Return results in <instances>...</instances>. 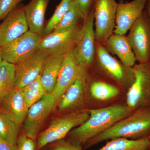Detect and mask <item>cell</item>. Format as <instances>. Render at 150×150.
Instances as JSON below:
<instances>
[{"label": "cell", "instance_id": "52a82bcc", "mask_svg": "<svg viewBox=\"0 0 150 150\" xmlns=\"http://www.w3.org/2000/svg\"><path fill=\"white\" fill-rule=\"evenodd\" d=\"M93 10L83 21L73 51L78 64L88 71L93 65L96 54V36Z\"/></svg>", "mask_w": 150, "mask_h": 150}, {"label": "cell", "instance_id": "7a4b0ae2", "mask_svg": "<svg viewBox=\"0 0 150 150\" xmlns=\"http://www.w3.org/2000/svg\"><path fill=\"white\" fill-rule=\"evenodd\" d=\"M150 135V107H143L132 111L116 122L107 130L89 140L84 145L86 149L115 138L139 140Z\"/></svg>", "mask_w": 150, "mask_h": 150}, {"label": "cell", "instance_id": "44dd1931", "mask_svg": "<svg viewBox=\"0 0 150 150\" xmlns=\"http://www.w3.org/2000/svg\"><path fill=\"white\" fill-rule=\"evenodd\" d=\"M66 55H48L44 61L41 73V83L46 93H51Z\"/></svg>", "mask_w": 150, "mask_h": 150}, {"label": "cell", "instance_id": "cb8c5ba5", "mask_svg": "<svg viewBox=\"0 0 150 150\" xmlns=\"http://www.w3.org/2000/svg\"><path fill=\"white\" fill-rule=\"evenodd\" d=\"M83 21L79 5L76 1L74 0L69 9L65 13L53 32H60L69 30L81 25L80 22Z\"/></svg>", "mask_w": 150, "mask_h": 150}, {"label": "cell", "instance_id": "1f68e13d", "mask_svg": "<svg viewBox=\"0 0 150 150\" xmlns=\"http://www.w3.org/2000/svg\"><path fill=\"white\" fill-rule=\"evenodd\" d=\"M0 150H16V147L12 146L0 138Z\"/></svg>", "mask_w": 150, "mask_h": 150}, {"label": "cell", "instance_id": "4dcf8cb0", "mask_svg": "<svg viewBox=\"0 0 150 150\" xmlns=\"http://www.w3.org/2000/svg\"><path fill=\"white\" fill-rule=\"evenodd\" d=\"M77 2L84 21L93 10L96 0H76Z\"/></svg>", "mask_w": 150, "mask_h": 150}, {"label": "cell", "instance_id": "2e32d148", "mask_svg": "<svg viewBox=\"0 0 150 150\" xmlns=\"http://www.w3.org/2000/svg\"><path fill=\"white\" fill-rule=\"evenodd\" d=\"M29 30L23 7L16 8L0 25V47L15 40Z\"/></svg>", "mask_w": 150, "mask_h": 150}, {"label": "cell", "instance_id": "9a60e30c", "mask_svg": "<svg viewBox=\"0 0 150 150\" xmlns=\"http://www.w3.org/2000/svg\"><path fill=\"white\" fill-rule=\"evenodd\" d=\"M148 1L132 0L129 2L118 3L113 33L126 34L143 13Z\"/></svg>", "mask_w": 150, "mask_h": 150}, {"label": "cell", "instance_id": "d6a6232c", "mask_svg": "<svg viewBox=\"0 0 150 150\" xmlns=\"http://www.w3.org/2000/svg\"><path fill=\"white\" fill-rule=\"evenodd\" d=\"M146 9L150 16V0H148L146 5Z\"/></svg>", "mask_w": 150, "mask_h": 150}, {"label": "cell", "instance_id": "30bf717a", "mask_svg": "<svg viewBox=\"0 0 150 150\" xmlns=\"http://www.w3.org/2000/svg\"><path fill=\"white\" fill-rule=\"evenodd\" d=\"M42 37L28 30L0 47L3 60L16 65L39 49Z\"/></svg>", "mask_w": 150, "mask_h": 150}, {"label": "cell", "instance_id": "83f0119b", "mask_svg": "<svg viewBox=\"0 0 150 150\" xmlns=\"http://www.w3.org/2000/svg\"><path fill=\"white\" fill-rule=\"evenodd\" d=\"M46 146L48 150H83L81 146L69 142L65 139L51 143Z\"/></svg>", "mask_w": 150, "mask_h": 150}, {"label": "cell", "instance_id": "f546056e", "mask_svg": "<svg viewBox=\"0 0 150 150\" xmlns=\"http://www.w3.org/2000/svg\"><path fill=\"white\" fill-rule=\"evenodd\" d=\"M16 150H36V143L35 140L27 137L23 133L19 136Z\"/></svg>", "mask_w": 150, "mask_h": 150}, {"label": "cell", "instance_id": "6da1fadb", "mask_svg": "<svg viewBox=\"0 0 150 150\" xmlns=\"http://www.w3.org/2000/svg\"><path fill=\"white\" fill-rule=\"evenodd\" d=\"M88 110L89 117L87 120L70 131L64 139L82 147L89 140L106 131L133 111L125 100L107 107Z\"/></svg>", "mask_w": 150, "mask_h": 150}, {"label": "cell", "instance_id": "4316f807", "mask_svg": "<svg viewBox=\"0 0 150 150\" xmlns=\"http://www.w3.org/2000/svg\"><path fill=\"white\" fill-rule=\"evenodd\" d=\"M74 0H61L60 4L56 7L52 16L49 19L45 26L43 36L53 32L65 13L69 9Z\"/></svg>", "mask_w": 150, "mask_h": 150}, {"label": "cell", "instance_id": "836d02e7", "mask_svg": "<svg viewBox=\"0 0 150 150\" xmlns=\"http://www.w3.org/2000/svg\"><path fill=\"white\" fill-rule=\"evenodd\" d=\"M3 61L2 58L1 54V48H0V64L1 63L2 61Z\"/></svg>", "mask_w": 150, "mask_h": 150}, {"label": "cell", "instance_id": "ac0fdd59", "mask_svg": "<svg viewBox=\"0 0 150 150\" xmlns=\"http://www.w3.org/2000/svg\"><path fill=\"white\" fill-rule=\"evenodd\" d=\"M28 109L19 89H13L0 101L1 112L9 116L18 128L24 123Z\"/></svg>", "mask_w": 150, "mask_h": 150}, {"label": "cell", "instance_id": "e575fe53", "mask_svg": "<svg viewBox=\"0 0 150 150\" xmlns=\"http://www.w3.org/2000/svg\"><path fill=\"white\" fill-rule=\"evenodd\" d=\"M149 140L150 142V135L149 137Z\"/></svg>", "mask_w": 150, "mask_h": 150}, {"label": "cell", "instance_id": "7402d4cb", "mask_svg": "<svg viewBox=\"0 0 150 150\" xmlns=\"http://www.w3.org/2000/svg\"><path fill=\"white\" fill-rule=\"evenodd\" d=\"M96 150H150V142L149 137L139 140L113 138Z\"/></svg>", "mask_w": 150, "mask_h": 150}, {"label": "cell", "instance_id": "8fae6325", "mask_svg": "<svg viewBox=\"0 0 150 150\" xmlns=\"http://www.w3.org/2000/svg\"><path fill=\"white\" fill-rule=\"evenodd\" d=\"M55 99L51 93H46L28 109L23 124L24 133L33 139L36 140L43 124L54 108Z\"/></svg>", "mask_w": 150, "mask_h": 150}, {"label": "cell", "instance_id": "3957f363", "mask_svg": "<svg viewBox=\"0 0 150 150\" xmlns=\"http://www.w3.org/2000/svg\"><path fill=\"white\" fill-rule=\"evenodd\" d=\"M96 54L91 69L126 93L135 80L133 67H126L107 51L101 43L96 42Z\"/></svg>", "mask_w": 150, "mask_h": 150}, {"label": "cell", "instance_id": "5bb4252c", "mask_svg": "<svg viewBox=\"0 0 150 150\" xmlns=\"http://www.w3.org/2000/svg\"><path fill=\"white\" fill-rule=\"evenodd\" d=\"M48 56L39 49L16 64L14 89H20L36 79L40 74L43 63Z\"/></svg>", "mask_w": 150, "mask_h": 150}, {"label": "cell", "instance_id": "d6986e66", "mask_svg": "<svg viewBox=\"0 0 150 150\" xmlns=\"http://www.w3.org/2000/svg\"><path fill=\"white\" fill-rule=\"evenodd\" d=\"M103 45L110 54L117 56L126 67H133L136 64V57L125 34L113 33Z\"/></svg>", "mask_w": 150, "mask_h": 150}, {"label": "cell", "instance_id": "7c38bea8", "mask_svg": "<svg viewBox=\"0 0 150 150\" xmlns=\"http://www.w3.org/2000/svg\"><path fill=\"white\" fill-rule=\"evenodd\" d=\"M82 24L60 32H51L42 38L39 50L48 55H66L76 46Z\"/></svg>", "mask_w": 150, "mask_h": 150}, {"label": "cell", "instance_id": "484cf974", "mask_svg": "<svg viewBox=\"0 0 150 150\" xmlns=\"http://www.w3.org/2000/svg\"><path fill=\"white\" fill-rule=\"evenodd\" d=\"M19 90L28 108L46 94L41 83L40 74L32 82Z\"/></svg>", "mask_w": 150, "mask_h": 150}, {"label": "cell", "instance_id": "ba28073f", "mask_svg": "<svg viewBox=\"0 0 150 150\" xmlns=\"http://www.w3.org/2000/svg\"><path fill=\"white\" fill-rule=\"evenodd\" d=\"M126 35L139 64L150 62V16L145 8Z\"/></svg>", "mask_w": 150, "mask_h": 150}, {"label": "cell", "instance_id": "e0dca14e", "mask_svg": "<svg viewBox=\"0 0 150 150\" xmlns=\"http://www.w3.org/2000/svg\"><path fill=\"white\" fill-rule=\"evenodd\" d=\"M88 71L78 64L73 50L66 54L52 94L56 105L67 88L81 74Z\"/></svg>", "mask_w": 150, "mask_h": 150}, {"label": "cell", "instance_id": "d4e9b609", "mask_svg": "<svg viewBox=\"0 0 150 150\" xmlns=\"http://www.w3.org/2000/svg\"><path fill=\"white\" fill-rule=\"evenodd\" d=\"M19 129L7 115L0 112V138L13 146L16 147Z\"/></svg>", "mask_w": 150, "mask_h": 150}, {"label": "cell", "instance_id": "8992f818", "mask_svg": "<svg viewBox=\"0 0 150 150\" xmlns=\"http://www.w3.org/2000/svg\"><path fill=\"white\" fill-rule=\"evenodd\" d=\"M133 68L135 80L126 92L125 99L132 111L150 107V62L136 64Z\"/></svg>", "mask_w": 150, "mask_h": 150}, {"label": "cell", "instance_id": "9c48e42d", "mask_svg": "<svg viewBox=\"0 0 150 150\" xmlns=\"http://www.w3.org/2000/svg\"><path fill=\"white\" fill-rule=\"evenodd\" d=\"M118 3L115 0H96L94 19L96 40L103 45L114 32Z\"/></svg>", "mask_w": 150, "mask_h": 150}, {"label": "cell", "instance_id": "ffe728a7", "mask_svg": "<svg viewBox=\"0 0 150 150\" xmlns=\"http://www.w3.org/2000/svg\"><path fill=\"white\" fill-rule=\"evenodd\" d=\"M50 0H31L23 7L29 30L41 37L45 28V16Z\"/></svg>", "mask_w": 150, "mask_h": 150}, {"label": "cell", "instance_id": "4fadbf2b", "mask_svg": "<svg viewBox=\"0 0 150 150\" xmlns=\"http://www.w3.org/2000/svg\"><path fill=\"white\" fill-rule=\"evenodd\" d=\"M87 72L79 75L60 98L57 106L61 115L88 110L86 99Z\"/></svg>", "mask_w": 150, "mask_h": 150}, {"label": "cell", "instance_id": "277c9868", "mask_svg": "<svg viewBox=\"0 0 150 150\" xmlns=\"http://www.w3.org/2000/svg\"><path fill=\"white\" fill-rule=\"evenodd\" d=\"M126 94L92 69L87 72L86 99L88 110L106 107L123 101Z\"/></svg>", "mask_w": 150, "mask_h": 150}, {"label": "cell", "instance_id": "603a6c76", "mask_svg": "<svg viewBox=\"0 0 150 150\" xmlns=\"http://www.w3.org/2000/svg\"><path fill=\"white\" fill-rule=\"evenodd\" d=\"M16 65L3 60L0 64V101L8 93L14 89Z\"/></svg>", "mask_w": 150, "mask_h": 150}, {"label": "cell", "instance_id": "f1b7e54d", "mask_svg": "<svg viewBox=\"0 0 150 150\" xmlns=\"http://www.w3.org/2000/svg\"><path fill=\"white\" fill-rule=\"evenodd\" d=\"M23 1L24 0H0V21L5 18Z\"/></svg>", "mask_w": 150, "mask_h": 150}, {"label": "cell", "instance_id": "5b68a950", "mask_svg": "<svg viewBox=\"0 0 150 150\" xmlns=\"http://www.w3.org/2000/svg\"><path fill=\"white\" fill-rule=\"evenodd\" d=\"M89 117L88 110L62 114L54 118L50 125L38 135L36 150H41L51 143L65 139L73 129L81 125Z\"/></svg>", "mask_w": 150, "mask_h": 150}]
</instances>
